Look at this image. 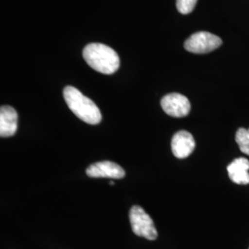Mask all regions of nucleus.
Listing matches in <instances>:
<instances>
[{"instance_id": "obj_1", "label": "nucleus", "mask_w": 249, "mask_h": 249, "mask_svg": "<svg viewBox=\"0 0 249 249\" xmlns=\"http://www.w3.org/2000/svg\"><path fill=\"white\" fill-rule=\"evenodd\" d=\"M83 58L89 67L102 74L111 75L117 71L120 59L116 51L108 45L92 43L83 49Z\"/></svg>"}, {"instance_id": "obj_2", "label": "nucleus", "mask_w": 249, "mask_h": 249, "mask_svg": "<svg viewBox=\"0 0 249 249\" xmlns=\"http://www.w3.org/2000/svg\"><path fill=\"white\" fill-rule=\"evenodd\" d=\"M63 95L69 108L80 120L89 124H97L102 121V114L98 107L77 88L65 87Z\"/></svg>"}, {"instance_id": "obj_3", "label": "nucleus", "mask_w": 249, "mask_h": 249, "mask_svg": "<svg viewBox=\"0 0 249 249\" xmlns=\"http://www.w3.org/2000/svg\"><path fill=\"white\" fill-rule=\"evenodd\" d=\"M129 221L132 231L136 235L151 241L158 237V232L152 219L142 207L133 206L131 208L129 212Z\"/></svg>"}, {"instance_id": "obj_4", "label": "nucleus", "mask_w": 249, "mask_h": 249, "mask_svg": "<svg viewBox=\"0 0 249 249\" xmlns=\"http://www.w3.org/2000/svg\"><path fill=\"white\" fill-rule=\"evenodd\" d=\"M223 44L219 36L208 32H198L190 36L184 44L185 49L193 53H211Z\"/></svg>"}, {"instance_id": "obj_5", "label": "nucleus", "mask_w": 249, "mask_h": 249, "mask_svg": "<svg viewBox=\"0 0 249 249\" xmlns=\"http://www.w3.org/2000/svg\"><path fill=\"white\" fill-rule=\"evenodd\" d=\"M160 106L168 116L177 118L187 116L191 109L189 100L180 93H170L163 96Z\"/></svg>"}, {"instance_id": "obj_6", "label": "nucleus", "mask_w": 249, "mask_h": 249, "mask_svg": "<svg viewBox=\"0 0 249 249\" xmlns=\"http://www.w3.org/2000/svg\"><path fill=\"white\" fill-rule=\"evenodd\" d=\"M86 174L88 177L92 178L121 179L125 176L124 170L121 166L110 160H104L90 164L86 169Z\"/></svg>"}, {"instance_id": "obj_7", "label": "nucleus", "mask_w": 249, "mask_h": 249, "mask_svg": "<svg viewBox=\"0 0 249 249\" xmlns=\"http://www.w3.org/2000/svg\"><path fill=\"white\" fill-rule=\"evenodd\" d=\"M171 145L174 155L178 159H185L195 150L196 142L189 132L181 130L174 135Z\"/></svg>"}, {"instance_id": "obj_8", "label": "nucleus", "mask_w": 249, "mask_h": 249, "mask_svg": "<svg viewBox=\"0 0 249 249\" xmlns=\"http://www.w3.org/2000/svg\"><path fill=\"white\" fill-rule=\"evenodd\" d=\"M18 129V114L13 107L3 106L0 108V136L9 138Z\"/></svg>"}, {"instance_id": "obj_9", "label": "nucleus", "mask_w": 249, "mask_h": 249, "mask_svg": "<svg viewBox=\"0 0 249 249\" xmlns=\"http://www.w3.org/2000/svg\"><path fill=\"white\" fill-rule=\"evenodd\" d=\"M231 181L237 185L249 184V160L247 158H237L227 167Z\"/></svg>"}, {"instance_id": "obj_10", "label": "nucleus", "mask_w": 249, "mask_h": 249, "mask_svg": "<svg viewBox=\"0 0 249 249\" xmlns=\"http://www.w3.org/2000/svg\"><path fill=\"white\" fill-rule=\"evenodd\" d=\"M235 141L239 146L240 151L243 153L249 155V128H239L235 135Z\"/></svg>"}, {"instance_id": "obj_11", "label": "nucleus", "mask_w": 249, "mask_h": 249, "mask_svg": "<svg viewBox=\"0 0 249 249\" xmlns=\"http://www.w3.org/2000/svg\"><path fill=\"white\" fill-rule=\"evenodd\" d=\"M196 2L197 0H177V8L181 14L187 15L195 9Z\"/></svg>"}, {"instance_id": "obj_12", "label": "nucleus", "mask_w": 249, "mask_h": 249, "mask_svg": "<svg viewBox=\"0 0 249 249\" xmlns=\"http://www.w3.org/2000/svg\"><path fill=\"white\" fill-rule=\"evenodd\" d=\"M110 185H111V186H114V182L111 181V182H110Z\"/></svg>"}]
</instances>
